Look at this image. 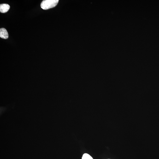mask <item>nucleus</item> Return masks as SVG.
Wrapping results in <instances>:
<instances>
[{"mask_svg": "<svg viewBox=\"0 0 159 159\" xmlns=\"http://www.w3.org/2000/svg\"><path fill=\"white\" fill-rule=\"evenodd\" d=\"M0 37L4 39H7L8 38V34L7 30L4 28L0 29Z\"/></svg>", "mask_w": 159, "mask_h": 159, "instance_id": "3", "label": "nucleus"}, {"mask_svg": "<svg viewBox=\"0 0 159 159\" xmlns=\"http://www.w3.org/2000/svg\"><path fill=\"white\" fill-rule=\"evenodd\" d=\"M58 0H44L41 4V8L46 10L56 6L59 2Z\"/></svg>", "mask_w": 159, "mask_h": 159, "instance_id": "1", "label": "nucleus"}, {"mask_svg": "<svg viewBox=\"0 0 159 159\" xmlns=\"http://www.w3.org/2000/svg\"><path fill=\"white\" fill-rule=\"evenodd\" d=\"M82 159H93L88 154H85L83 155Z\"/></svg>", "mask_w": 159, "mask_h": 159, "instance_id": "4", "label": "nucleus"}, {"mask_svg": "<svg viewBox=\"0 0 159 159\" xmlns=\"http://www.w3.org/2000/svg\"><path fill=\"white\" fill-rule=\"evenodd\" d=\"M10 8V6L6 4H0V12L2 13L7 12Z\"/></svg>", "mask_w": 159, "mask_h": 159, "instance_id": "2", "label": "nucleus"}]
</instances>
